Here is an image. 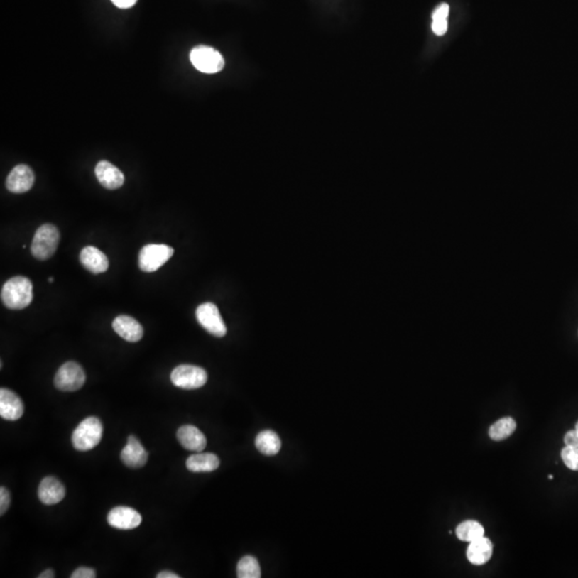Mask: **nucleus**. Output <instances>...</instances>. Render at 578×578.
I'll return each instance as SVG.
<instances>
[{"label": "nucleus", "instance_id": "nucleus-1", "mask_svg": "<svg viewBox=\"0 0 578 578\" xmlns=\"http://www.w3.org/2000/svg\"><path fill=\"white\" fill-rule=\"evenodd\" d=\"M33 283L25 276H14L1 289V300L10 310L26 309L33 302Z\"/></svg>", "mask_w": 578, "mask_h": 578}, {"label": "nucleus", "instance_id": "nucleus-2", "mask_svg": "<svg viewBox=\"0 0 578 578\" xmlns=\"http://www.w3.org/2000/svg\"><path fill=\"white\" fill-rule=\"evenodd\" d=\"M103 435V425L96 417H89L79 424L72 434V444L77 450H92L100 444Z\"/></svg>", "mask_w": 578, "mask_h": 578}, {"label": "nucleus", "instance_id": "nucleus-3", "mask_svg": "<svg viewBox=\"0 0 578 578\" xmlns=\"http://www.w3.org/2000/svg\"><path fill=\"white\" fill-rule=\"evenodd\" d=\"M59 241L60 233L56 227L52 224L42 225L33 236L31 254L39 261L50 259L56 252Z\"/></svg>", "mask_w": 578, "mask_h": 578}, {"label": "nucleus", "instance_id": "nucleus-4", "mask_svg": "<svg viewBox=\"0 0 578 578\" xmlns=\"http://www.w3.org/2000/svg\"><path fill=\"white\" fill-rule=\"evenodd\" d=\"M192 65L206 75H214L222 71L225 61L219 50L210 46H196L190 53Z\"/></svg>", "mask_w": 578, "mask_h": 578}, {"label": "nucleus", "instance_id": "nucleus-5", "mask_svg": "<svg viewBox=\"0 0 578 578\" xmlns=\"http://www.w3.org/2000/svg\"><path fill=\"white\" fill-rule=\"evenodd\" d=\"M174 252V249L168 244H147L139 252V268L148 273L157 271L172 258Z\"/></svg>", "mask_w": 578, "mask_h": 578}, {"label": "nucleus", "instance_id": "nucleus-6", "mask_svg": "<svg viewBox=\"0 0 578 578\" xmlns=\"http://www.w3.org/2000/svg\"><path fill=\"white\" fill-rule=\"evenodd\" d=\"M86 374L77 362L69 361L60 366L55 375V387L60 391L75 392L85 385Z\"/></svg>", "mask_w": 578, "mask_h": 578}, {"label": "nucleus", "instance_id": "nucleus-7", "mask_svg": "<svg viewBox=\"0 0 578 578\" xmlns=\"http://www.w3.org/2000/svg\"><path fill=\"white\" fill-rule=\"evenodd\" d=\"M173 385L185 390L204 387L208 381V374L204 369L191 364H182L174 369L170 374Z\"/></svg>", "mask_w": 578, "mask_h": 578}, {"label": "nucleus", "instance_id": "nucleus-8", "mask_svg": "<svg viewBox=\"0 0 578 578\" xmlns=\"http://www.w3.org/2000/svg\"><path fill=\"white\" fill-rule=\"evenodd\" d=\"M196 318L200 326L217 337H223L227 332V325L218 307L211 302L202 303L196 310Z\"/></svg>", "mask_w": 578, "mask_h": 578}, {"label": "nucleus", "instance_id": "nucleus-9", "mask_svg": "<svg viewBox=\"0 0 578 578\" xmlns=\"http://www.w3.org/2000/svg\"><path fill=\"white\" fill-rule=\"evenodd\" d=\"M141 514L130 507H116L107 514V523L120 530H132L141 524Z\"/></svg>", "mask_w": 578, "mask_h": 578}, {"label": "nucleus", "instance_id": "nucleus-10", "mask_svg": "<svg viewBox=\"0 0 578 578\" xmlns=\"http://www.w3.org/2000/svg\"><path fill=\"white\" fill-rule=\"evenodd\" d=\"M33 183H35V174H33V170L25 164L16 166L10 172L7 181H6L7 189L16 194L26 193L33 187Z\"/></svg>", "mask_w": 578, "mask_h": 578}, {"label": "nucleus", "instance_id": "nucleus-11", "mask_svg": "<svg viewBox=\"0 0 578 578\" xmlns=\"http://www.w3.org/2000/svg\"><path fill=\"white\" fill-rule=\"evenodd\" d=\"M24 413V405L20 396L12 390L0 389V415L8 421H16Z\"/></svg>", "mask_w": 578, "mask_h": 578}, {"label": "nucleus", "instance_id": "nucleus-12", "mask_svg": "<svg viewBox=\"0 0 578 578\" xmlns=\"http://www.w3.org/2000/svg\"><path fill=\"white\" fill-rule=\"evenodd\" d=\"M121 461L128 467L137 469L146 465L148 452L135 436H130L126 442V446L122 449Z\"/></svg>", "mask_w": 578, "mask_h": 578}, {"label": "nucleus", "instance_id": "nucleus-13", "mask_svg": "<svg viewBox=\"0 0 578 578\" xmlns=\"http://www.w3.org/2000/svg\"><path fill=\"white\" fill-rule=\"evenodd\" d=\"M38 496L42 503L45 506H54L62 501L65 498V485L55 476H46L40 483Z\"/></svg>", "mask_w": 578, "mask_h": 578}, {"label": "nucleus", "instance_id": "nucleus-14", "mask_svg": "<svg viewBox=\"0 0 578 578\" xmlns=\"http://www.w3.org/2000/svg\"><path fill=\"white\" fill-rule=\"evenodd\" d=\"M115 332L124 341L136 343L143 337V326L135 318L128 315H120L113 322Z\"/></svg>", "mask_w": 578, "mask_h": 578}, {"label": "nucleus", "instance_id": "nucleus-15", "mask_svg": "<svg viewBox=\"0 0 578 578\" xmlns=\"http://www.w3.org/2000/svg\"><path fill=\"white\" fill-rule=\"evenodd\" d=\"M80 261L85 269L94 274L104 273L109 267L107 255L96 246H85L80 255Z\"/></svg>", "mask_w": 578, "mask_h": 578}, {"label": "nucleus", "instance_id": "nucleus-16", "mask_svg": "<svg viewBox=\"0 0 578 578\" xmlns=\"http://www.w3.org/2000/svg\"><path fill=\"white\" fill-rule=\"evenodd\" d=\"M96 176L99 182L107 190H116L124 183V175L119 168L109 161H100L96 166Z\"/></svg>", "mask_w": 578, "mask_h": 578}, {"label": "nucleus", "instance_id": "nucleus-17", "mask_svg": "<svg viewBox=\"0 0 578 578\" xmlns=\"http://www.w3.org/2000/svg\"><path fill=\"white\" fill-rule=\"evenodd\" d=\"M177 440L183 448L193 452H202L207 446L204 434L193 425L181 426L177 432Z\"/></svg>", "mask_w": 578, "mask_h": 578}, {"label": "nucleus", "instance_id": "nucleus-18", "mask_svg": "<svg viewBox=\"0 0 578 578\" xmlns=\"http://www.w3.org/2000/svg\"><path fill=\"white\" fill-rule=\"evenodd\" d=\"M493 555V543L487 538H480L470 542L467 550V558L472 565H483L489 562Z\"/></svg>", "mask_w": 578, "mask_h": 578}, {"label": "nucleus", "instance_id": "nucleus-19", "mask_svg": "<svg viewBox=\"0 0 578 578\" xmlns=\"http://www.w3.org/2000/svg\"><path fill=\"white\" fill-rule=\"evenodd\" d=\"M185 465L192 472H211L218 469L220 459L213 453L197 452L187 459Z\"/></svg>", "mask_w": 578, "mask_h": 578}, {"label": "nucleus", "instance_id": "nucleus-20", "mask_svg": "<svg viewBox=\"0 0 578 578\" xmlns=\"http://www.w3.org/2000/svg\"><path fill=\"white\" fill-rule=\"evenodd\" d=\"M255 446L257 450L263 454L271 457V455L278 454L282 448V442L278 434L273 430H263L257 435L255 440Z\"/></svg>", "mask_w": 578, "mask_h": 578}, {"label": "nucleus", "instance_id": "nucleus-21", "mask_svg": "<svg viewBox=\"0 0 578 578\" xmlns=\"http://www.w3.org/2000/svg\"><path fill=\"white\" fill-rule=\"evenodd\" d=\"M516 423L513 418H502L489 427V437L495 442L507 440L516 432Z\"/></svg>", "mask_w": 578, "mask_h": 578}, {"label": "nucleus", "instance_id": "nucleus-22", "mask_svg": "<svg viewBox=\"0 0 578 578\" xmlns=\"http://www.w3.org/2000/svg\"><path fill=\"white\" fill-rule=\"evenodd\" d=\"M455 533L461 541L469 542V543L474 540L484 537V528L480 523L476 522V520H466V522L461 523L457 526Z\"/></svg>", "mask_w": 578, "mask_h": 578}, {"label": "nucleus", "instance_id": "nucleus-23", "mask_svg": "<svg viewBox=\"0 0 578 578\" xmlns=\"http://www.w3.org/2000/svg\"><path fill=\"white\" fill-rule=\"evenodd\" d=\"M237 576L239 578H259L261 576L258 560L253 556H244L237 565Z\"/></svg>", "mask_w": 578, "mask_h": 578}, {"label": "nucleus", "instance_id": "nucleus-24", "mask_svg": "<svg viewBox=\"0 0 578 578\" xmlns=\"http://www.w3.org/2000/svg\"><path fill=\"white\" fill-rule=\"evenodd\" d=\"M561 459L567 468L578 471V448L577 447L565 446L561 451Z\"/></svg>", "mask_w": 578, "mask_h": 578}, {"label": "nucleus", "instance_id": "nucleus-25", "mask_svg": "<svg viewBox=\"0 0 578 578\" xmlns=\"http://www.w3.org/2000/svg\"><path fill=\"white\" fill-rule=\"evenodd\" d=\"M10 502H11V495H10L9 491L6 487H1L0 489V516H4L9 509Z\"/></svg>", "mask_w": 578, "mask_h": 578}, {"label": "nucleus", "instance_id": "nucleus-26", "mask_svg": "<svg viewBox=\"0 0 578 578\" xmlns=\"http://www.w3.org/2000/svg\"><path fill=\"white\" fill-rule=\"evenodd\" d=\"M96 571L92 567H81L75 569L72 573V578H94L96 577Z\"/></svg>", "mask_w": 578, "mask_h": 578}, {"label": "nucleus", "instance_id": "nucleus-27", "mask_svg": "<svg viewBox=\"0 0 578 578\" xmlns=\"http://www.w3.org/2000/svg\"><path fill=\"white\" fill-rule=\"evenodd\" d=\"M432 31L437 36H444L448 29V21L434 20L432 24Z\"/></svg>", "mask_w": 578, "mask_h": 578}, {"label": "nucleus", "instance_id": "nucleus-28", "mask_svg": "<svg viewBox=\"0 0 578 578\" xmlns=\"http://www.w3.org/2000/svg\"><path fill=\"white\" fill-rule=\"evenodd\" d=\"M449 11H450V8H449L448 4H442V5L434 11V13H432V21L447 20V18H448Z\"/></svg>", "mask_w": 578, "mask_h": 578}, {"label": "nucleus", "instance_id": "nucleus-29", "mask_svg": "<svg viewBox=\"0 0 578 578\" xmlns=\"http://www.w3.org/2000/svg\"><path fill=\"white\" fill-rule=\"evenodd\" d=\"M565 446L578 447V434L575 430H569L565 435Z\"/></svg>", "mask_w": 578, "mask_h": 578}, {"label": "nucleus", "instance_id": "nucleus-30", "mask_svg": "<svg viewBox=\"0 0 578 578\" xmlns=\"http://www.w3.org/2000/svg\"><path fill=\"white\" fill-rule=\"evenodd\" d=\"M137 0H111V3L120 9H128L136 4Z\"/></svg>", "mask_w": 578, "mask_h": 578}, {"label": "nucleus", "instance_id": "nucleus-31", "mask_svg": "<svg viewBox=\"0 0 578 578\" xmlns=\"http://www.w3.org/2000/svg\"><path fill=\"white\" fill-rule=\"evenodd\" d=\"M158 578H179L180 576L177 575L176 573H173L170 571L160 572L157 575Z\"/></svg>", "mask_w": 578, "mask_h": 578}, {"label": "nucleus", "instance_id": "nucleus-32", "mask_svg": "<svg viewBox=\"0 0 578 578\" xmlns=\"http://www.w3.org/2000/svg\"><path fill=\"white\" fill-rule=\"evenodd\" d=\"M38 577H39V578H53V577H55V573H54V571H53V569H45V571L42 572V573L40 574V575L38 576Z\"/></svg>", "mask_w": 578, "mask_h": 578}, {"label": "nucleus", "instance_id": "nucleus-33", "mask_svg": "<svg viewBox=\"0 0 578 578\" xmlns=\"http://www.w3.org/2000/svg\"><path fill=\"white\" fill-rule=\"evenodd\" d=\"M53 280H54V278H48V283H53Z\"/></svg>", "mask_w": 578, "mask_h": 578}, {"label": "nucleus", "instance_id": "nucleus-34", "mask_svg": "<svg viewBox=\"0 0 578 578\" xmlns=\"http://www.w3.org/2000/svg\"><path fill=\"white\" fill-rule=\"evenodd\" d=\"M575 430H576V432H577V434H578V422H577V423H576Z\"/></svg>", "mask_w": 578, "mask_h": 578}, {"label": "nucleus", "instance_id": "nucleus-35", "mask_svg": "<svg viewBox=\"0 0 578 578\" xmlns=\"http://www.w3.org/2000/svg\"><path fill=\"white\" fill-rule=\"evenodd\" d=\"M577 448H578V447H577Z\"/></svg>", "mask_w": 578, "mask_h": 578}]
</instances>
